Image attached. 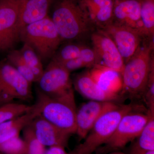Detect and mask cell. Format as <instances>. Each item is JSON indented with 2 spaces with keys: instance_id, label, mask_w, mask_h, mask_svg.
Returning a JSON list of instances; mask_svg holds the SVG:
<instances>
[{
  "instance_id": "1",
  "label": "cell",
  "mask_w": 154,
  "mask_h": 154,
  "mask_svg": "<svg viewBox=\"0 0 154 154\" xmlns=\"http://www.w3.org/2000/svg\"><path fill=\"white\" fill-rule=\"evenodd\" d=\"M153 41L140 46L134 55L125 63L122 75V88L120 95L131 100L142 98L154 67L152 53Z\"/></svg>"
},
{
  "instance_id": "2",
  "label": "cell",
  "mask_w": 154,
  "mask_h": 154,
  "mask_svg": "<svg viewBox=\"0 0 154 154\" xmlns=\"http://www.w3.org/2000/svg\"><path fill=\"white\" fill-rule=\"evenodd\" d=\"M51 18L62 41H79L91 33L94 28L78 0H55Z\"/></svg>"
},
{
  "instance_id": "3",
  "label": "cell",
  "mask_w": 154,
  "mask_h": 154,
  "mask_svg": "<svg viewBox=\"0 0 154 154\" xmlns=\"http://www.w3.org/2000/svg\"><path fill=\"white\" fill-rule=\"evenodd\" d=\"M136 110H144V107L135 103H119L116 107L107 111L94 123L84 141L72 154H93L110 138L123 116Z\"/></svg>"
},
{
  "instance_id": "4",
  "label": "cell",
  "mask_w": 154,
  "mask_h": 154,
  "mask_svg": "<svg viewBox=\"0 0 154 154\" xmlns=\"http://www.w3.org/2000/svg\"><path fill=\"white\" fill-rule=\"evenodd\" d=\"M37 94L40 116L70 134H76L77 108L73 89L55 97L45 96L38 90Z\"/></svg>"
},
{
  "instance_id": "5",
  "label": "cell",
  "mask_w": 154,
  "mask_h": 154,
  "mask_svg": "<svg viewBox=\"0 0 154 154\" xmlns=\"http://www.w3.org/2000/svg\"><path fill=\"white\" fill-rule=\"evenodd\" d=\"M19 38L35 51L42 61L51 60L62 42L48 16L22 28Z\"/></svg>"
},
{
  "instance_id": "6",
  "label": "cell",
  "mask_w": 154,
  "mask_h": 154,
  "mask_svg": "<svg viewBox=\"0 0 154 154\" xmlns=\"http://www.w3.org/2000/svg\"><path fill=\"white\" fill-rule=\"evenodd\" d=\"M150 114L145 110H136L124 115L110 138L102 148L97 149L99 154L118 151L135 140L148 121Z\"/></svg>"
},
{
  "instance_id": "7",
  "label": "cell",
  "mask_w": 154,
  "mask_h": 154,
  "mask_svg": "<svg viewBox=\"0 0 154 154\" xmlns=\"http://www.w3.org/2000/svg\"><path fill=\"white\" fill-rule=\"evenodd\" d=\"M19 34V0H0V51L13 48Z\"/></svg>"
},
{
  "instance_id": "8",
  "label": "cell",
  "mask_w": 154,
  "mask_h": 154,
  "mask_svg": "<svg viewBox=\"0 0 154 154\" xmlns=\"http://www.w3.org/2000/svg\"><path fill=\"white\" fill-rule=\"evenodd\" d=\"M70 73L60 64L51 60L36 82L38 91L50 97H57L67 93L73 89Z\"/></svg>"
},
{
  "instance_id": "9",
  "label": "cell",
  "mask_w": 154,
  "mask_h": 154,
  "mask_svg": "<svg viewBox=\"0 0 154 154\" xmlns=\"http://www.w3.org/2000/svg\"><path fill=\"white\" fill-rule=\"evenodd\" d=\"M32 84L7 59L0 61V90L13 99L30 101L33 99Z\"/></svg>"
},
{
  "instance_id": "10",
  "label": "cell",
  "mask_w": 154,
  "mask_h": 154,
  "mask_svg": "<svg viewBox=\"0 0 154 154\" xmlns=\"http://www.w3.org/2000/svg\"><path fill=\"white\" fill-rule=\"evenodd\" d=\"M91 40L97 57V65L112 69L122 74L124 61L110 36L104 31L97 30L91 33Z\"/></svg>"
},
{
  "instance_id": "11",
  "label": "cell",
  "mask_w": 154,
  "mask_h": 154,
  "mask_svg": "<svg viewBox=\"0 0 154 154\" xmlns=\"http://www.w3.org/2000/svg\"><path fill=\"white\" fill-rule=\"evenodd\" d=\"M119 103L90 100L77 108L76 134L80 140L84 139L94 123L103 114Z\"/></svg>"
},
{
  "instance_id": "12",
  "label": "cell",
  "mask_w": 154,
  "mask_h": 154,
  "mask_svg": "<svg viewBox=\"0 0 154 154\" xmlns=\"http://www.w3.org/2000/svg\"><path fill=\"white\" fill-rule=\"evenodd\" d=\"M102 30L113 40L125 63L137 51L144 37L137 30L112 23Z\"/></svg>"
},
{
  "instance_id": "13",
  "label": "cell",
  "mask_w": 154,
  "mask_h": 154,
  "mask_svg": "<svg viewBox=\"0 0 154 154\" xmlns=\"http://www.w3.org/2000/svg\"><path fill=\"white\" fill-rule=\"evenodd\" d=\"M141 0H114L112 24L137 30L143 36L140 18Z\"/></svg>"
},
{
  "instance_id": "14",
  "label": "cell",
  "mask_w": 154,
  "mask_h": 154,
  "mask_svg": "<svg viewBox=\"0 0 154 154\" xmlns=\"http://www.w3.org/2000/svg\"><path fill=\"white\" fill-rule=\"evenodd\" d=\"M93 28L102 30L112 23L114 0H78Z\"/></svg>"
},
{
  "instance_id": "15",
  "label": "cell",
  "mask_w": 154,
  "mask_h": 154,
  "mask_svg": "<svg viewBox=\"0 0 154 154\" xmlns=\"http://www.w3.org/2000/svg\"><path fill=\"white\" fill-rule=\"evenodd\" d=\"M30 126L37 139L45 146H59L65 148L71 135L40 115L33 119Z\"/></svg>"
},
{
  "instance_id": "16",
  "label": "cell",
  "mask_w": 154,
  "mask_h": 154,
  "mask_svg": "<svg viewBox=\"0 0 154 154\" xmlns=\"http://www.w3.org/2000/svg\"><path fill=\"white\" fill-rule=\"evenodd\" d=\"M72 84L79 94L90 100L119 103L125 99L120 94H110L102 90L91 76L89 71L77 75Z\"/></svg>"
},
{
  "instance_id": "17",
  "label": "cell",
  "mask_w": 154,
  "mask_h": 154,
  "mask_svg": "<svg viewBox=\"0 0 154 154\" xmlns=\"http://www.w3.org/2000/svg\"><path fill=\"white\" fill-rule=\"evenodd\" d=\"M55 0H19V30L44 19Z\"/></svg>"
},
{
  "instance_id": "18",
  "label": "cell",
  "mask_w": 154,
  "mask_h": 154,
  "mask_svg": "<svg viewBox=\"0 0 154 154\" xmlns=\"http://www.w3.org/2000/svg\"><path fill=\"white\" fill-rule=\"evenodd\" d=\"M89 71L91 76L102 90L113 94H120L122 88L120 73L103 66L96 65Z\"/></svg>"
},
{
  "instance_id": "19",
  "label": "cell",
  "mask_w": 154,
  "mask_h": 154,
  "mask_svg": "<svg viewBox=\"0 0 154 154\" xmlns=\"http://www.w3.org/2000/svg\"><path fill=\"white\" fill-rule=\"evenodd\" d=\"M33 110L0 125V145L19 136L21 131L34 119L40 115V107L36 102Z\"/></svg>"
},
{
  "instance_id": "20",
  "label": "cell",
  "mask_w": 154,
  "mask_h": 154,
  "mask_svg": "<svg viewBox=\"0 0 154 154\" xmlns=\"http://www.w3.org/2000/svg\"><path fill=\"white\" fill-rule=\"evenodd\" d=\"M131 146L130 152L154 150V114L149 119Z\"/></svg>"
},
{
  "instance_id": "21",
  "label": "cell",
  "mask_w": 154,
  "mask_h": 154,
  "mask_svg": "<svg viewBox=\"0 0 154 154\" xmlns=\"http://www.w3.org/2000/svg\"><path fill=\"white\" fill-rule=\"evenodd\" d=\"M19 51L34 75L37 82L44 70L42 61L35 51L27 44L24 43Z\"/></svg>"
},
{
  "instance_id": "22",
  "label": "cell",
  "mask_w": 154,
  "mask_h": 154,
  "mask_svg": "<svg viewBox=\"0 0 154 154\" xmlns=\"http://www.w3.org/2000/svg\"><path fill=\"white\" fill-rule=\"evenodd\" d=\"M140 18L145 36L153 38L154 0H141Z\"/></svg>"
},
{
  "instance_id": "23",
  "label": "cell",
  "mask_w": 154,
  "mask_h": 154,
  "mask_svg": "<svg viewBox=\"0 0 154 154\" xmlns=\"http://www.w3.org/2000/svg\"><path fill=\"white\" fill-rule=\"evenodd\" d=\"M34 106L13 102L0 105V125L29 112Z\"/></svg>"
},
{
  "instance_id": "24",
  "label": "cell",
  "mask_w": 154,
  "mask_h": 154,
  "mask_svg": "<svg viewBox=\"0 0 154 154\" xmlns=\"http://www.w3.org/2000/svg\"><path fill=\"white\" fill-rule=\"evenodd\" d=\"M6 59L30 84L36 83L34 75L22 57L19 50L11 51Z\"/></svg>"
},
{
  "instance_id": "25",
  "label": "cell",
  "mask_w": 154,
  "mask_h": 154,
  "mask_svg": "<svg viewBox=\"0 0 154 154\" xmlns=\"http://www.w3.org/2000/svg\"><path fill=\"white\" fill-rule=\"evenodd\" d=\"M84 45L75 43L73 42L67 43L58 48L51 60L58 63H62L71 60L79 56Z\"/></svg>"
},
{
  "instance_id": "26",
  "label": "cell",
  "mask_w": 154,
  "mask_h": 154,
  "mask_svg": "<svg viewBox=\"0 0 154 154\" xmlns=\"http://www.w3.org/2000/svg\"><path fill=\"white\" fill-rule=\"evenodd\" d=\"M24 140L27 145L28 154H46L45 146L38 141L30 125L23 131Z\"/></svg>"
},
{
  "instance_id": "27",
  "label": "cell",
  "mask_w": 154,
  "mask_h": 154,
  "mask_svg": "<svg viewBox=\"0 0 154 154\" xmlns=\"http://www.w3.org/2000/svg\"><path fill=\"white\" fill-rule=\"evenodd\" d=\"M0 153L2 154H28L26 143L19 136L12 138L0 145Z\"/></svg>"
},
{
  "instance_id": "28",
  "label": "cell",
  "mask_w": 154,
  "mask_h": 154,
  "mask_svg": "<svg viewBox=\"0 0 154 154\" xmlns=\"http://www.w3.org/2000/svg\"><path fill=\"white\" fill-rule=\"evenodd\" d=\"M143 100L147 108V112L154 114V69H152L143 96Z\"/></svg>"
},
{
  "instance_id": "29",
  "label": "cell",
  "mask_w": 154,
  "mask_h": 154,
  "mask_svg": "<svg viewBox=\"0 0 154 154\" xmlns=\"http://www.w3.org/2000/svg\"><path fill=\"white\" fill-rule=\"evenodd\" d=\"M79 57L85 64L86 67H93L97 64L96 53L93 48L84 45Z\"/></svg>"
},
{
  "instance_id": "30",
  "label": "cell",
  "mask_w": 154,
  "mask_h": 154,
  "mask_svg": "<svg viewBox=\"0 0 154 154\" xmlns=\"http://www.w3.org/2000/svg\"><path fill=\"white\" fill-rule=\"evenodd\" d=\"M46 154H69L67 153L63 147L55 146L50 147L46 150Z\"/></svg>"
},
{
  "instance_id": "31",
  "label": "cell",
  "mask_w": 154,
  "mask_h": 154,
  "mask_svg": "<svg viewBox=\"0 0 154 154\" xmlns=\"http://www.w3.org/2000/svg\"><path fill=\"white\" fill-rule=\"evenodd\" d=\"M130 154H154V150L131 152H130Z\"/></svg>"
},
{
  "instance_id": "32",
  "label": "cell",
  "mask_w": 154,
  "mask_h": 154,
  "mask_svg": "<svg viewBox=\"0 0 154 154\" xmlns=\"http://www.w3.org/2000/svg\"><path fill=\"white\" fill-rule=\"evenodd\" d=\"M126 154L122 152L119 151H115L111 152L109 153V154Z\"/></svg>"
},
{
  "instance_id": "33",
  "label": "cell",
  "mask_w": 154,
  "mask_h": 154,
  "mask_svg": "<svg viewBox=\"0 0 154 154\" xmlns=\"http://www.w3.org/2000/svg\"><path fill=\"white\" fill-rule=\"evenodd\" d=\"M0 154H2V153H0Z\"/></svg>"
},
{
  "instance_id": "34",
  "label": "cell",
  "mask_w": 154,
  "mask_h": 154,
  "mask_svg": "<svg viewBox=\"0 0 154 154\" xmlns=\"http://www.w3.org/2000/svg\"></svg>"
}]
</instances>
